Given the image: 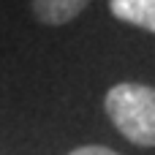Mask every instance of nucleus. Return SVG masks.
<instances>
[{
  "mask_svg": "<svg viewBox=\"0 0 155 155\" xmlns=\"http://www.w3.org/2000/svg\"><path fill=\"white\" fill-rule=\"evenodd\" d=\"M104 109L112 125L128 142L139 147H155V87L120 82L106 93Z\"/></svg>",
  "mask_w": 155,
  "mask_h": 155,
  "instance_id": "nucleus-1",
  "label": "nucleus"
},
{
  "mask_svg": "<svg viewBox=\"0 0 155 155\" xmlns=\"http://www.w3.org/2000/svg\"><path fill=\"white\" fill-rule=\"evenodd\" d=\"M90 0H33V14L41 25H65L87 8Z\"/></svg>",
  "mask_w": 155,
  "mask_h": 155,
  "instance_id": "nucleus-2",
  "label": "nucleus"
},
{
  "mask_svg": "<svg viewBox=\"0 0 155 155\" xmlns=\"http://www.w3.org/2000/svg\"><path fill=\"white\" fill-rule=\"evenodd\" d=\"M68 155H117V153H114V150H109V147H101V144H84V147L71 150Z\"/></svg>",
  "mask_w": 155,
  "mask_h": 155,
  "instance_id": "nucleus-4",
  "label": "nucleus"
},
{
  "mask_svg": "<svg viewBox=\"0 0 155 155\" xmlns=\"http://www.w3.org/2000/svg\"><path fill=\"white\" fill-rule=\"evenodd\" d=\"M109 8L120 22L155 33V0H109Z\"/></svg>",
  "mask_w": 155,
  "mask_h": 155,
  "instance_id": "nucleus-3",
  "label": "nucleus"
}]
</instances>
